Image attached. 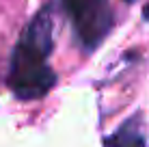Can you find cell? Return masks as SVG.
<instances>
[{
    "label": "cell",
    "mask_w": 149,
    "mask_h": 147,
    "mask_svg": "<svg viewBox=\"0 0 149 147\" xmlns=\"http://www.w3.org/2000/svg\"><path fill=\"white\" fill-rule=\"evenodd\" d=\"M143 17H145V22H149V2L143 7Z\"/></svg>",
    "instance_id": "obj_4"
},
{
    "label": "cell",
    "mask_w": 149,
    "mask_h": 147,
    "mask_svg": "<svg viewBox=\"0 0 149 147\" xmlns=\"http://www.w3.org/2000/svg\"><path fill=\"white\" fill-rule=\"evenodd\" d=\"M76 39L86 52L108 37L112 28V9L108 0H61Z\"/></svg>",
    "instance_id": "obj_2"
},
{
    "label": "cell",
    "mask_w": 149,
    "mask_h": 147,
    "mask_svg": "<svg viewBox=\"0 0 149 147\" xmlns=\"http://www.w3.org/2000/svg\"><path fill=\"white\" fill-rule=\"evenodd\" d=\"M54 50V26L50 7L28 22L22 37L15 43L11 54V65L7 74V84L15 98L30 102L41 100L54 89L56 74L50 69V56Z\"/></svg>",
    "instance_id": "obj_1"
},
{
    "label": "cell",
    "mask_w": 149,
    "mask_h": 147,
    "mask_svg": "<svg viewBox=\"0 0 149 147\" xmlns=\"http://www.w3.org/2000/svg\"><path fill=\"white\" fill-rule=\"evenodd\" d=\"M125 2H134V0H125Z\"/></svg>",
    "instance_id": "obj_5"
},
{
    "label": "cell",
    "mask_w": 149,
    "mask_h": 147,
    "mask_svg": "<svg viewBox=\"0 0 149 147\" xmlns=\"http://www.w3.org/2000/svg\"><path fill=\"white\" fill-rule=\"evenodd\" d=\"M104 147H149L143 115L136 113L125 119L110 136L104 139Z\"/></svg>",
    "instance_id": "obj_3"
}]
</instances>
